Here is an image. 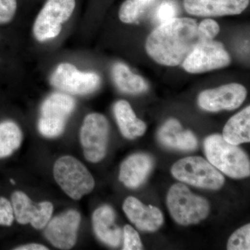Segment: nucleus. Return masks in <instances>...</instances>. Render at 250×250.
I'll return each mask as SVG.
<instances>
[{
    "mask_svg": "<svg viewBox=\"0 0 250 250\" xmlns=\"http://www.w3.org/2000/svg\"><path fill=\"white\" fill-rule=\"evenodd\" d=\"M207 41L198 30L196 21L174 18L159 24L148 36L146 43L148 55L161 65L177 66L192 49Z\"/></svg>",
    "mask_w": 250,
    "mask_h": 250,
    "instance_id": "obj_1",
    "label": "nucleus"
},
{
    "mask_svg": "<svg viewBox=\"0 0 250 250\" xmlns=\"http://www.w3.org/2000/svg\"><path fill=\"white\" fill-rule=\"evenodd\" d=\"M206 156L215 168L233 179L250 174V159L238 146L228 143L220 134L208 136L204 143Z\"/></svg>",
    "mask_w": 250,
    "mask_h": 250,
    "instance_id": "obj_2",
    "label": "nucleus"
},
{
    "mask_svg": "<svg viewBox=\"0 0 250 250\" xmlns=\"http://www.w3.org/2000/svg\"><path fill=\"white\" fill-rule=\"evenodd\" d=\"M167 206L171 216L184 226L195 225L205 220L210 212L208 202L192 193L183 184L171 187L167 195Z\"/></svg>",
    "mask_w": 250,
    "mask_h": 250,
    "instance_id": "obj_3",
    "label": "nucleus"
},
{
    "mask_svg": "<svg viewBox=\"0 0 250 250\" xmlns=\"http://www.w3.org/2000/svg\"><path fill=\"white\" fill-rule=\"evenodd\" d=\"M56 182L67 195L79 200L89 194L95 187V180L86 167L76 158L64 156L54 166Z\"/></svg>",
    "mask_w": 250,
    "mask_h": 250,
    "instance_id": "obj_4",
    "label": "nucleus"
},
{
    "mask_svg": "<svg viewBox=\"0 0 250 250\" xmlns=\"http://www.w3.org/2000/svg\"><path fill=\"white\" fill-rule=\"evenodd\" d=\"M171 173L177 180L201 188L219 190L225 184L220 171L200 156H188L177 161Z\"/></svg>",
    "mask_w": 250,
    "mask_h": 250,
    "instance_id": "obj_5",
    "label": "nucleus"
},
{
    "mask_svg": "<svg viewBox=\"0 0 250 250\" xmlns=\"http://www.w3.org/2000/svg\"><path fill=\"white\" fill-rule=\"evenodd\" d=\"M75 106V99L66 93H54L47 97L41 105L38 125L41 134L47 138L60 136Z\"/></svg>",
    "mask_w": 250,
    "mask_h": 250,
    "instance_id": "obj_6",
    "label": "nucleus"
},
{
    "mask_svg": "<svg viewBox=\"0 0 250 250\" xmlns=\"http://www.w3.org/2000/svg\"><path fill=\"white\" fill-rule=\"evenodd\" d=\"M75 0H47L33 26V34L39 42H45L58 36L62 24L71 17Z\"/></svg>",
    "mask_w": 250,
    "mask_h": 250,
    "instance_id": "obj_7",
    "label": "nucleus"
},
{
    "mask_svg": "<svg viewBox=\"0 0 250 250\" xmlns=\"http://www.w3.org/2000/svg\"><path fill=\"white\" fill-rule=\"evenodd\" d=\"M109 124L106 117L100 113L87 115L80 131V141L87 161L98 163L107 150Z\"/></svg>",
    "mask_w": 250,
    "mask_h": 250,
    "instance_id": "obj_8",
    "label": "nucleus"
},
{
    "mask_svg": "<svg viewBox=\"0 0 250 250\" xmlns=\"http://www.w3.org/2000/svg\"><path fill=\"white\" fill-rule=\"evenodd\" d=\"M50 82L54 88L65 93L84 95L98 90L101 78L95 72L81 71L72 64L64 62L55 69Z\"/></svg>",
    "mask_w": 250,
    "mask_h": 250,
    "instance_id": "obj_9",
    "label": "nucleus"
},
{
    "mask_svg": "<svg viewBox=\"0 0 250 250\" xmlns=\"http://www.w3.org/2000/svg\"><path fill=\"white\" fill-rule=\"evenodd\" d=\"M231 57L221 42L205 41L195 47L182 62L189 73H204L228 66Z\"/></svg>",
    "mask_w": 250,
    "mask_h": 250,
    "instance_id": "obj_10",
    "label": "nucleus"
},
{
    "mask_svg": "<svg viewBox=\"0 0 250 250\" xmlns=\"http://www.w3.org/2000/svg\"><path fill=\"white\" fill-rule=\"evenodd\" d=\"M246 97V88L239 83H233L204 90L199 95L197 102L205 111H231L240 107Z\"/></svg>",
    "mask_w": 250,
    "mask_h": 250,
    "instance_id": "obj_11",
    "label": "nucleus"
},
{
    "mask_svg": "<svg viewBox=\"0 0 250 250\" xmlns=\"http://www.w3.org/2000/svg\"><path fill=\"white\" fill-rule=\"evenodd\" d=\"M81 215L75 210H69L49 220L46 225L45 235L56 248L70 250L77 242Z\"/></svg>",
    "mask_w": 250,
    "mask_h": 250,
    "instance_id": "obj_12",
    "label": "nucleus"
},
{
    "mask_svg": "<svg viewBox=\"0 0 250 250\" xmlns=\"http://www.w3.org/2000/svg\"><path fill=\"white\" fill-rule=\"evenodd\" d=\"M11 205L18 223H30L36 229L45 228L53 213V205L49 202L34 205L29 197L21 191H16L11 196Z\"/></svg>",
    "mask_w": 250,
    "mask_h": 250,
    "instance_id": "obj_13",
    "label": "nucleus"
},
{
    "mask_svg": "<svg viewBox=\"0 0 250 250\" xmlns=\"http://www.w3.org/2000/svg\"><path fill=\"white\" fill-rule=\"evenodd\" d=\"M250 0H184L186 11L202 17L238 15L246 9Z\"/></svg>",
    "mask_w": 250,
    "mask_h": 250,
    "instance_id": "obj_14",
    "label": "nucleus"
},
{
    "mask_svg": "<svg viewBox=\"0 0 250 250\" xmlns=\"http://www.w3.org/2000/svg\"><path fill=\"white\" fill-rule=\"evenodd\" d=\"M123 208L130 222L141 231L154 232L164 224V215L159 208L143 205L136 197H128Z\"/></svg>",
    "mask_w": 250,
    "mask_h": 250,
    "instance_id": "obj_15",
    "label": "nucleus"
},
{
    "mask_svg": "<svg viewBox=\"0 0 250 250\" xmlns=\"http://www.w3.org/2000/svg\"><path fill=\"white\" fill-rule=\"evenodd\" d=\"M159 142L166 147L181 151H193L198 142L196 136L189 130H184L177 119L167 120L158 131Z\"/></svg>",
    "mask_w": 250,
    "mask_h": 250,
    "instance_id": "obj_16",
    "label": "nucleus"
},
{
    "mask_svg": "<svg viewBox=\"0 0 250 250\" xmlns=\"http://www.w3.org/2000/svg\"><path fill=\"white\" fill-rule=\"evenodd\" d=\"M92 222L94 232L100 241L113 248L120 246L123 231L116 224V213L110 206L104 205L95 210Z\"/></svg>",
    "mask_w": 250,
    "mask_h": 250,
    "instance_id": "obj_17",
    "label": "nucleus"
},
{
    "mask_svg": "<svg viewBox=\"0 0 250 250\" xmlns=\"http://www.w3.org/2000/svg\"><path fill=\"white\" fill-rule=\"evenodd\" d=\"M154 167V160L146 154L130 156L122 164L119 179L125 187L137 188L147 178Z\"/></svg>",
    "mask_w": 250,
    "mask_h": 250,
    "instance_id": "obj_18",
    "label": "nucleus"
},
{
    "mask_svg": "<svg viewBox=\"0 0 250 250\" xmlns=\"http://www.w3.org/2000/svg\"><path fill=\"white\" fill-rule=\"evenodd\" d=\"M113 113L121 134L126 139H134L146 132L147 125L136 117L128 102H117L113 106Z\"/></svg>",
    "mask_w": 250,
    "mask_h": 250,
    "instance_id": "obj_19",
    "label": "nucleus"
},
{
    "mask_svg": "<svg viewBox=\"0 0 250 250\" xmlns=\"http://www.w3.org/2000/svg\"><path fill=\"white\" fill-rule=\"evenodd\" d=\"M223 139L232 145L250 141V107L245 108L229 120L224 126Z\"/></svg>",
    "mask_w": 250,
    "mask_h": 250,
    "instance_id": "obj_20",
    "label": "nucleus"
},
{
    "mask_svg": "<svg viewBox=\"0 0 250 250\" xmlns=\"http://www.w3.org/2000/svg\"><path fill=\"white\" fill-rule=\"evenodd\" d=\"M112 76L118 89L123 93L139 94L147 90L148 85L144 79L133 73L127 65L122 62L113 65Z\"/></svg>",
    "mask_w": 250,
    "mask_h": 250,
    "instance_id": "obj_21",
    "label": "nucleus"
},
{
    "mask_svg": "<svg viewBox=\"0 0 250 250\" xmlns=\"http://www.w3.org/2000/svg\"><path fill=\"white\" fill-rule=\"evenodd\" d=\"M22 133L14 122L0 123V159L11 156L21 146Z\"/></svg>",
    "mask_w": 250,
    "mask_h": 250,
    "instance_id": "obj_22",
    "label": "nucleus"
},
{
    "mask_svg": "<svg viewBox=\"0 0 250 250\" xmlns=\"http://www.w3.org/2000/svg\"><path fill=\"white\" fill-rule=\"evenodd\" d=\"M156 0H125L119 10L120 20L126 24L136 22Z\"/></svg>",
    "mask_w": 250,
    "mask_h": 250,
    "instance_id": "obj_23",
    "label": "nucleus"
},
{
    "mask_svg": "<svg viewBox=\"0 0 250 250\" xmlns=\"http://www.w3.org/2000/svg\"><path fill=\"white\" fill-rule=\"evenodd\" d=\"M229 250H250V225L238 229L230 236L228 243Z\"/></svg>",
    "mask_w": 250,
    "mask_h": 250,
    "instance_id": "obj_24",
    "label": "nucleus"
},
{
    "mask_svg": "<svg viewBox=\"0 0 250 250\" xmlns=\"http://www.w3.org/2000/svg\"><path fill=\"white\" fill-rule=\"evenodd\" d=\"M177 13V6L172 0H165L159 6L156 11L155 18L159 24L176 18Z\"/></svg>",
    "mask_w": 250,
    "mask_h": 250,
    "instance_id": "obj_25",
    "label": "nucleus"
},
{
    "mask_svg": "<svg viewBox=\"0 0 250 250\" xmlns=\"http://www.w3.org/2000/svg\"><path fill=\"white\" fill-rule=\"evenodd\" d=\"M124 244L123 250H140L143 249L142 242L140 238L139 233L129 225H125L123 230Z\"/></svg>",
    "mask_w": 250,
    "mask_h": 250,
    "instance_id": "obj_26",
    "label": "nucleus"
},
{
    "mask_svg": "<svg viewBox=\"0 0 250 250\" xmlns=\"http://www.w3.org/2000/svg\"><path fill=\"white\" fill-rule=\"evenodd\" d=\"M17 0H0V24H8L17 11Z\"/></svg>",
    "mask_w": 250,
    "mask_h": 250,
    "instance_id": "obj_27",
    "label": "nucleus"
},
{
    "mask_svg": "<svg viewBox=\"0 0 250 250\" xmlns=\"http://www.w3.org/2000/svg\"><path fill=\"white\" fill-rule=\"evenodd\" d=\"M198 30L206 40L211 41L220 32V27L213 20L205 19L199 24Z\"/></svg>",
    "mask_w": 250,
    "mask_h": 250,
    "instance_id": "obj_28",
    "label": "nucleus"
},
{
    "mask_svg": "<svg viewBox=\"0 0 250 250\" xmlns=\"http://www.w3.org/2000/svg\"><path fill=\"white\" fill-rule=\"evenodd\" d=\"M14 220V213L11 202L0 197V225L11 226Z\"/></svg>",
    "mask_w": 250,
    "mask_h": 250,
    "instance_id": "obj_29",
    "label": "nucleus"
},
{
    "mask_svg": "<svg viewBox=\"0 0 250 250\" xmlns=\"http://www.w3.org/2000/svg\"><path fill=\"white\" fill-rule=\"evenodd\" d=\"M16 250H47L48 248L42 245L37 244V243H31V244L24 245L20 246L15 249Z\"/></svg>",
    "mask_w": 250,
    "mask_h": 250,
    "instance_id": "obj_30",
    "label": "nucleus"
},
{
    "mask_svg": "<svg viewBox=\"0 0 250 250\" xmlns=\"http://www.w3.org/2000/svg\"><path fill=\"white\" fill-rule=\"evenodd\" d=\"M11 183H12L13 184H16V182H14V180H13V179H11Z\"/></svg>",
    "mask_w": 250,
    "mask_h": 250,
    "instance_id": "obj_31",
    "label": "nucleus"
}]
</instances>
